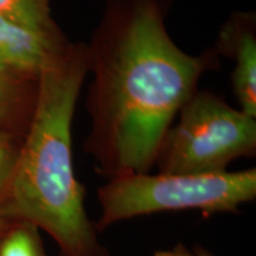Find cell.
I'll use <instances>...</instances> for the list:
<instances>
[{"instance_id": "4", "label": "cell", "mask_w": 256, "mask_h": 256, "mask_svg": "<svg viewBox=\"0 0 256 256\" xmlns=\"http://www.w3.org/2000/svg\"><path fill=\"white\" fill-rule=\"evenodd\" d=\"M255 154L256 118L197 89L162 138L154 166L160 174H217Z\"/></svg>"}, {"instance_id": "3", "label": "cell", "mask_w": 256, "mask_h": 256, "mask_svg": "<svg viewBox=\"0 0 256 256\" xmlns=\"http://www.w3.org/2000/svg\"><path fill=\"white\" fill-rule=\"evenodd\" d=\"M98 228L162 211L234 212L255 200L256 170L217 174H134L110 178L98 188Z\"/></svg>"}, {"instance_id": "7", "label": "cell", "mask_w": 256, "mask_h": 256, "mask_svg": "<svg viewBox=\"0 0 256 256\" xmlns=\"http://www.w3.org/2000/svg\"><path fill=\"white\" fill-rule=\"evenodd\" d=\"M0 16L44 34H62L51 14L50 0H0Z\"/></svg>"}, {"instance_id": "12", "label": "cell", "mask_w": 256, "mask_h": 256, "mask_svg": "<svg viewBox=\"0 0 256 256\" xmlns=\"http://www.w3.org/2000/svg\"><path fill=\"white\" fill-rule=\"evenodd\" d=\"M8 222L10 220L5 217L4 212H2V206H0V240H2V235L5 234L6 229H8Z\"/></svg>"}, {"instance_id": "2", "label": "cell", "mask_w": 256, "mask_h": 256, "mask_svg": "<svg viewBox=\"0 0 256 256\" xmlns=\"http://www.w3.org/2000/svg\"><path fill=\"white\" fill-rule=\"evenodd\" d=\"M87 75L86 43L70 40L40 72L25 139L0 197L6 218L43 229L60 256H106L74 170L72 121Z\"/></svg>"}, {"instance_id": "13", "label": "cell", "mask_w": 256, "mask_h": 256, "mask_svg": "<svg viewBox=\"0 0 256 256\" xmlns=\"http://www.w3.org/2000/svg\"><path fill=\"white\" fill-rule=\"evenodd\" d=\"M198 256H212L211 254H209L206 250H204V249H198V252H196Z\"/></svg>"}, {"instance_id": "6", "label": "cell", "mask_w": 256, "mask_h": 256, "mask_svg": "<svg viewBox=\"0 0 256 256\" xmlns=\"http://www.w3.org/2000/svg\"><path fill=\"white\" fill-rule=\"evenodd\" d=\"M214 50L234 60L232 88L240 110L256 118V14L236 11L220 28Z\"/></svg>"}, {"instance_id": "8", "label": "cell", "mask_w": 256, "mask_h": 256, "mask_svg": "<svg viewBox=\"0 0 256 256\" xmlns=\"http://www.w3.org/2000/svg\"><path fill=\"white\" fill-rule=\"evenodd\" d=\"M0 256H46L38 228L30 223L16 222L0 240Z\"/></svg>"}, {"instance_id": "9", "label": "cell", "mask_w": 256, "mask_h": 256, "mask_svg": "<svg viewBox=\"0 0 256 256\" xmlns=\"http://www.w3.org/2000/svg\"><path fill=\"white\" fill-rule=\"evenodd\" d=\"M18 150L6 130L0 132V197L4 194L11 177Z\"/></svg>"}, {"instance_id": "14", "label": "cell", "mask_w": 256, "mask_h": 256, "mask_svg": "<svg viewBox=\"0 0 256 256\" xmlns=\"http://www.w3.org/2000/svg\"><path fill=\"white\" fill-rule=\"evenodd\" d=\"M5 120H6L5 118L0 115V132H2V130H4V122H5Z\"/></svg>"}, {"instance_id": "11", "label": "cell", "mask_w": 256, "mask_h": 256, "mask_svg": "<svg viewBox=\"0 0 256 256\" xmlns=\"http://www.w3.org/2000/svg\"><path fill=\"white\" fill-rule=\"evenodd\" d=\"M156 256H198L197 254H192L188 250H186L182 246H178L177 248L172 249V250H166V252H156Z\"/></svg>"}, {"instance_id": "5", "label": "cell", "mask_w": 256, "mask_h": 256, "mask_svg": "<svg viewBox=\"0 0 256 256\" xmlns=\"http://www.w3.org/2000/svg\"><path fill=\"white\" fill-rule=\"evenodd\" d=\"M68 43L63 34H44L0 16V75L37 81Z\"/></svg>"}, {"instance_id": "10", "label": "cell", "mask_w": 256, "mask_h": 256, "mask_svg": "<svg viewBox=\"0 0 256 256\" xmlns=\"http://www.w3.org/2000/svg\"><path fill=\"white\" fill-rule=\"evenodd\" d=\"M22 80L12 78L8 76L0 75V115L8 118V112L14 107L19 98Z\"/></svg>"}, {"instance_id": "1", "label": "cell", "mask_w": 256, "mask_h": 256, "mask_svg": "<svg viewBox=\"0 0 256 256\" xmlns=\"http://www.w3.org/2000/svg\"><path fill=\"white\" fill-rule=\"evenodd\" d=\"M170 6L171 0H110L86 43L92 83L84 150L110 179L150 174L182 106L220 66L212 46L191 55L172 40Z\"/></svg>"}]
</instances>
